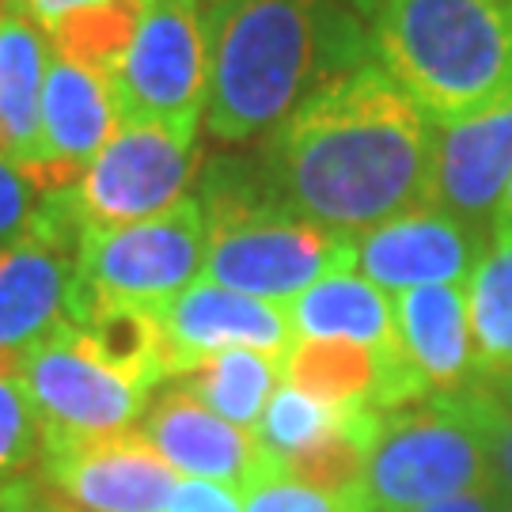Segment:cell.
Wrapping results in <instances>:
<instances>
[{"label": "cell", "instance_id": "cell-4", "mask_svg": "<svg viewBox=\"0 0 512 512\" xmlns=\"http://www.w3.org/2000/svg\"><path fill=\"white\" fill-rule=\"evenodd\" d=\"M209 228L205 274L236 293L289 304L330 274L357 266V236L296 217L251 183L217 179L198 198Z\"/></svg>", "mask_w": 512, "mask_h": 512}, {"label": "cell", "instance_id": "cell-11", "mask_svg": "<svg viewBox=\"0 0 512 512\" xmlns=\"http://www.w3.org/2000/svg\"><path fill=\"white\" fill-rule=\"evenodd\" d=\"M46 478L65 512H164L179 471L141 433L46 448Z\"/></svg>", "mask_w": 512, "mask_h": 512}, {"label": "cell", "instance_id": "cell-26", "mask_svg": "<svg viewBox=\"0 0 512 512\" xmlns=\"http://www.w3.org/2000/svg\"><path fill=\"white\" fill-rule=\"evenodd\" d=\"M243 512H376L368 494H327L281 475L274 463L243 490Z\"/></svg>", "mask_w": 512, "mask_h": 512}, {"label": "cell", "instance_id": "cell-2", "mask_svg": "<svg viewBox=\"0 0 512 512\" xmlns=\"http://www.w3.org/2000/svg\"><path fill=\"white\" fill-rule=\"evenodd\" d=\"M205 31V118L220 141L274 133L315 88L368 61L353 16L330 0H220Z\"/></svg>", "mask_w": 512, "mask_h": 512}, {"label": "cell", "instance_id": "cell-1", "mask_svg": "<svg viewBox=\"0 0 512 512\" xmlns=\"http://www.w3.org/2000/svg\"><path fill=\"white\" fill-rule=\"evenodd\" d=\"M437 129L380 61L334 76L270 133L266 190L281 209L361 236L425 202Z\"/></svg>", "mask_w": 512, "mask_h": 512}, {"label": "cell", "instance_id": "cell-22", "mask_svg": "<svg viewBox=\"0 0 512 512\" xmlns=\"http://www.w3.org/2000/svg\"><path fill=\"white\" fill-rule=\"evenodd\" d=\"M471 346L478 380H494L512 368V228H494L475 274L467 277Z\"/></svg>", "mask_w": 512, "mask_h": 512}, {"label": "cell", "instance_id": "cell-18", "mask_svg": "<svg viewBox=\"0 0 512 512\" xmlns=\"http://www.w3.org/2000/svg\"><path fill=\"white\" fill-rule=\"evenodd\" d=\"M69 323H73L76 346L95 365H103L137 391L148 395L156 384L171 380V346H167L164 319L156 308L80 293L73 285Z\"/></svg>", "mask_w": 512, "mask_h": 512}, {"label": "cell", "instance_id": "cell-3", "mask_svg": "<svg viewBox=\"0 0 512 512\" xmlns=\"http://www.w3.org/2000/svg\"><path fill=\"white\" fill-rule=\"evenodd\" d=\"M372 46L429 122L452 126L512 88V0H380Z\"/></svg>", "mask_w": 512, "mask_h": 512}, {"label": "cell", "instance_id": "cell-34", "mask_svg": "<svg viewBox=\"0 0 512 512\" xmlns=\"http://www.w3.org/2000/svg\"><path fill=\"white\" fill-rule=\"evenodd\" d=\"M353 12H365V16H372L376 8H380V0H346Z\"/></svg>", "mask_w": 512, "mask_h": 512}, {"label": "cell", "instance_id": "cell-25", "mask_svg": "<svg viewBox=\"0 0 512 512\" xmlns=\"http://www.w3.org/2000/svg\"><path fill=\"white\" fill-rule=\"evenodd\" d=\"M35 459H46V437L19 376L0 372V482L27 475Z\"/></svg>", "mask_w": 512, "mask_h": 512}, {"label": "cell", "instance_id": "cell-17", "mask_svg": "<svg viewBox=\"0 0 512 512\" xmlns=\"http://www.w3.org/2000/svg\"><path fill=\"white\" fill-rule=\"evenodd\" d=\"M395 334L406 365L425 387V399L452 395L478 380L471 346V308L467 281L418 285L391 296Z\"/></svg>", "mask_w": 512, "mask_h": 512}, {"label": "cell", "instance_id": "cell-36", "mask_svg": "<svg viewBox=\"0 0 512 512\" xmlns=\"http://www.w3.org/2000/svg\"><path fill=\"white\" fill-rule=\"evenodd\" d=\"M8 8H12V4H8V0H0V23H4V16H8Z\"/></svg>", "mask_w": 512, "mask_h": 512}, {"label": "cell", "instance_id": "cell-19", "mask_svg": "<svg viewBox=\"0 0 512 512\" xmlns=\"http://www.w3.org/2000/svg\"><path fill=\"white\" fill-rule=\"evenodd\" d=\"M289 323L296 338H323V342H357V346L380 349V353H403L395 334V308L391 296L372 285L368 277L330 274L315 281L311 289L293 296Z\"/></svg>", "mask_w": 512, "mask_h": 512}, {"label": "cell", "instance_id": "cell-16", "mask_svg": "<svg viewBox=\"0 0 512 512\" xmlns=\"http://www.w3.org/2000/svg\"><path fill=\"white\" fill-rule=\"evenodd\" d=\"M141 437L183 478L228 482L239 494L274 463L258 433L213 414L186 387H171L160 399H152L141 421Z\"/></svg>", "mask_w": 512, "mask_h": 512}, {"label": "cell", "instance_id": "cell-5", "mask_svg": "<svg viewBox=\"0 0 512 512\" xmlns=\"http://www.w3.org/2000/svg\"><path fill=\"white\" fill-rule=\"evenodd\" d=\"M490 482L482 440L437 399L387 410L368 448L365 494L376 512H410Z\"/></svg>", "mask_w": 512, "mask_h": 512}, {"label": "cell", "instance_id": "cell-8", "mask_svg": "<svg viewBox=\"0 0 512 512\" xmlns=\"http://www.w3.org/2000/svg\"><path fill=\"white\" fill-rule=\"evenodd\" d=\"M202 167L198 141L175 137L164 126L122 122L84 179L61 194L76 232H114L183 202V190Z\"/></svg>", "mask_w": 512, "mask_h": 512}, {"label": "cell", "instance_id": "cell-7", "mask_svg": "<svg viewBox=\"0 0 512 512\" xmlns=\"http://www.w3.org/2000/svg\"><path fill=\"white\" fill-rule=\"evenodd\" d=\"M209 228L198 198H183L148 220L88 232L76 243V289L160 308L205 274Z\"/></svg>", "mask_w": 512, "mask_h": 512}, {"label": "cell", "instance_id": "cell-6", "mask_svg": "<svg viewBox=\"0 0 512 512\" xmlns=\"http://www.w3.org/2000/svg\"><path fill=\"white\" fill-rule=\"evenodd\" d=\"M110 92L122 122L198 141L209 103V31L198 0H152L122 69L110 76Z\"/></svg>", "mask_w": 512, "mask_h": 512}, {"label": "cell", "instance_id": "cell-32", "mask_svg": "<svg viewBox=\"0 0 512 512\" xmlns=\"http://www.w3.org/2000/svg\"><path fill=\"white\" fill-rule=\"evenodd\" d=\"M478 384L486 387V391L497 399V406L512 418V368L509 372H501V376H494V380H478Z\"/></svg>", "mask_w": 512, "mask_h": 512}, {"label": "cell", "instance_id": "cell-37", "mask_svg": "<svg viewBox=\"0 0 512 512\" xmlns=\"http://www.w3.org/2000/svg\"><path fill=\"white\" fill-rule=\"evenodd\" d=\"M213 4H220V0H213Z\"/></svg>", "mask_w": 512, "mask_h": 512}, {"label": "cell", "instance_id": "cell-9", "mask_svg": "<svg viewBox=\"0 0 512 512\" xmlns=\"http://www.w3.org/2000/svg\"><path fill=\"white\" fill-rule=\"evenodd\" d=\"M76 232L61 194L42 198L31 228L0 243V372L19 376L27 349L69 323L76 281Z\"/></svg>", "mask_w": 512, "mask_h": 512}, {"label": "cell", "instance_id": "cell-13", "mask_svg": "<svg viewBox=\"0 0 512 512\" xmlns=\"http://www.w3.org/2000/svg\"><path fill=\"white\" fill-rule=\"evenodd\" d=\"M494 232L437 205H414L357 236V266L384 293L467 281Z\"/></svg>", "mask_w": 512, "mask_h": 512}, {"label": "cell", "instance_id": "cell-27", "mask_svg": "<svg viewBox=\"0 0 512 512\" xmlns=\"http://www.w3.org/2000/svg\"><path fill=\"white\" fill-rule=\"evenodd\" d=\"M35 186L8 160H0V243L19 239L35 220Z\"/></svg>", "mask_w": 512, "mask_h": 512}, {"label": "cell", "instance_id": "cell-31", "mask_svg": "<svg viewBox=\"0 0 512 512\" xmlns=\"http://www.w3.org/2000/svg\"><path fill=\"white\" fill-rule=\"evenodd\" d=\"M0 512H31V494L23 482H0Z\"/></svg>", "mask_w": 512, "mask_h": 512}, {"label": "cell", "instance_id": "cell-33", "mask_svg": "<svg viewBox=\"0 0 512 512\" xmlns=\"http://www.w3.org/2000/svg\"><path fill=\"white\" fill-rule=\"evenodd\" d=\"M494 228H512V179H509V186H505L501 205H497V213H494Z\"/></svg>", "mask_w": 512, "mask_h": 512}, {"label": "cell", "instance_id": "cell-10", "mask_svg": "<svg viewBox=\"0 0 512 512\" xmlns=\"http://www.w3.org/2000/svg\"><path fill=\"white\" fill-rule=\"evenodd\" d=\"M19 384L35 406L46 448L126 433L148 410L145 391L118 380L76 346L73 323L27 349Z\"/></svg>", "mask_w": 512, "mask_h": 512}, {"label": "cell", "instance_id": "cell-20", "mask_svg": "<svg viewBox=\"0 0 512 512\" xmlns=\"http://www.w3.org/2000/svg\"><path fill=\"white\" fill-rule=\"evenodd\" d=\"M12 4V0H8ZM50 69V42L16 8L0 23V160L27 167L38 148L42 88Z\"/></svg>", "mask_w": 512, "mask_h": 512}, {"label": "cell", "instance_id": "cell-12", "mask_svg": "<svg viewBox=\"0 0 512 512\" xmlns=\"http://www.w3.org/2000/svg\"><path fill=\"white\" fill-rule=\"evenodd\" d=\"M122 129V114L114 103L107 76H95L73 61L50 54L46 88H42V118H38V148L19 175L42 198L73 190L95 156Z\"/></svg>", "mask_w": 512, "mask_h": 512}, {"label": "cell", "instance_id": "cell-21", "mask_svg": "<svg viewBox=\"0 0 512 512\" xmlns=\"http://www.w3.org/2000/svg\"><path fill=\"white\" fill-rule=\"evenodd\" d=\"M179 387L198 395L213 414L255 433L266 406L281 387V361L255 349H220L175 376Z\"/></svg>", "mask_w": 512, "mask_h": 512}, {"label": "cell", "instance_id": "cell-15", "mask_svg": "<svg viewBox=\"0 0 512 512\" xmlns=\"http://www.w3.org/2000/svg\"><path fill=\"white\" fill-rule=\"evenodd\" d=\"M512 179V88L471 118L437 129L425 202L494 232V213Z\"/></svg>", "mask_w": 512, "mask_h": 512}, {"label": "cell", "instance_id": "cell-14", "mask_svg": "<svg viewBox=\"0 0 512 512\" xmlns=\"http://www.w3.org/2000/svg\"><path fill=\"white\" fill-rule=\"evenodd\" d=\"M156 311L164 319L167 346H171V380L183 376L194 361L220 349H255L285 361V353L296 342L285 304L236 293L209 277H198Z\"/></svg>", "mask_w": 512, "mask_h": 512}, {"label": "cell", "instance_id": "cell-28", "mask_svg": "<svg viewBox=\"0 0 512 512\" xmlns=\"http://www.w3.org/2000/svg\"><path fill=\"white\" fill-rule=\"evenodd\" d=\"M239 490L213 478H179L164 512H243Z\"/></svg>", "mask_w": 512, "mask_h": 512}, {"label": "cell", "instance_id": "cell-30", "mask_svg": "<svg viewBox=\"0 0 512 512\" xmlns=\"http://www.w3.org/2000/svg\"><path fill=\"white\" fill-rule=\"evenodd\" d=\"M497 494L494 486H482V490H471V494H456V497H444V501H433V505H421V509L410 512H497Z\"/></svg>", "mask_w": 512, "mask_h": 512}, {"label": "cell", "instance_id": "cell-35", "mask_svg": "<svg viewBox=\"0 0 512 512\" xmlns=\"http://www.w3.org/2000/svg\"><path fill=\"white\" fill-rule=\"evenodd\" d=\"M497 512H512V497H501V501H497Z\"/></svg>", "mask_w": 512, "mask_h": 512}, {"label": "cell", "instance_id": "cell-23", "mask_svg": "<svg viewBox=\"0 0 512 512\" xmlns=\"http://www.w3.org/2000/svg\"><path fill=\"white\" fill-rule=\"evenodd\" d=\"M148 8L152 0H103V4L76 8L46 27L50 54L110 80L122 69Z\"/></svg>", "mask_w": 512, "mask_h": 512}, {"label": "cell", "instance_id": "cell-24", "mask_svg": "<svg viewBox=\"0 0 512 512\" xmlns=\"http://www.w3.org/2000/svg\"><path fill=\"white\" fill-rule=\"evenodd\" d=\"M440 406H448L452 414L467 421L482 440V452L490 463V482L501 497H512V418L497 406V399L486 387L471 384L452 395H433Z\"/></svg>", "mask_w": 512, "mask_h": 512}, {"label": "cell", "instance_id": "cell-29", "mask_svg": "<svg viewBox=\"0 0 512 512\" xmlns=\"http://www.w3.org/2000/svg\"><path fill=\"white\" fill-rule=\"evenodd\" d=\"M88 4H103V0H12V8L23 19H31L38 31H46L50 23H57V19L76 12V8H88Z\"/></svg>", "mask_w": 512, "mask_h": 512}]
</instances>
